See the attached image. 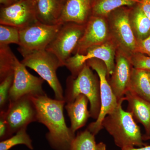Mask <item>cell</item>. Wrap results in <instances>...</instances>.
<instances>
[{
  "mask_svg": "<svg viewBox=\"0 0 150 150\" xmlns=\"http://www.w3.org/2000/svg\"><path fill=\"white\" fill-rule=\"evenodd\" d=\"M31 97L37 111L38 122L48 129L46 138L51 147L55 150H70L76 136L65 122L66 101L52 99L46 93Z\"/></svg>",
  "mask_w": 150,
  "mask_h": 150,
  "instance_id": "obj_1",
  "label": "cell"
},
{
  "mask_svg": "<svg viewBox=\"0 0 150 150\" xmlns=\"http://www.w3.org/2000/svg\"><path fill=\"white\" fill-rule=\"evenodd\" d=\"M124 100L118 101L115 110L105 116L102 122L103 128L112 136L115 144L121 149L146 146L139 127L133 115L128 110H123Z\"/></svg>",
  "mask_w": 150,
  "mask_h": 150,
  "instance_id": "obj_2",
  "label": "cell"
},
{
  "mask_svg": "<svg viewBox=\"0 0 150 150\" xmlns=\"http://www.w3.org/2000/svg\"><path fill=\"white\" fill-rule=\"evenodd\" d=\"M80 94L88 98L91 117L96 120L101 108L100 81L86 63L76 77L67 78L64 100L66 103L73 102Z\"/></svg>",
  "mask_w": 150,
  "mask_h": 150,
  "instance_id": "obj_3",
  "label": "cell"
},
{
  "mask_svg": "<svg viewBox=\"0 0 150 150\" xmlns=\"http://www.w3.org/2000/svg\"><path fill=\"white\" fill-rule=\"evenodd\" d=\"M23 57L21 63L48 83L54 91L56 99L64 100L63 88L56 75L58 68L64 66L59 59L46 50L33 51Z\"/></svg>",
  "mask_w": 150,
  "mask_h": 150,
  "instance_id": "obj_4",
  "label": "cell"
},
{
  "mask_svg": "<svg viewBox=\"0 0 150 150\" xmlns=\"http://www.w3.org/2000/svg\"><path fill=\"white\" fill-rule=\"evenodd\" d=\"M130 7L123 6L112 11L107 17L110 37L117 50L129 58L136 52L137 40L129 20Z\"/></svg>",
  "mask_w": 150,
  "mask_h": 150,
  "instance_id": "obj_5",
  "label": "cell"
},
{
  "mask_svg": "<svg viewBox=\"0 0 150 150\" xmlns=\"http://www.w3.org/2000/svg\"><path fill=\"white\" fill-rule=\"evenodd\" d=\"M86 63L96 71L100 81V112L97 119L91 123L87 129L96 136L103 129L102 123L104 118L115 110L118 102L108 82L107 67L104 62L100 59H93L87 61Z\"/></svg>",
  "mask_w": 150,
  "mask_h": 150,
  "instance_id": "obj_6",
  "label": "cell"
},
{
  "mask_svg": "<svg viewBox=\"0 0 150 150\" xmlns=\"http://www.w3.org/2000/svg\"><path fill=\"white\" fill-rule=\"evenodd\" d=\"M62 25H48L37 21L19 30V52L23 56L33 51L46 50Z\"/></svg>",
  "mask_w": 150,
  "mask_h": 150,
  "instance_id": "obj_7",
  "label": "cell"
},
{
  "mask_svg": "<svg viewBox=\"0 0 150 150\" xmlns=\"http://www.w3.org/2000/svg\"><path fill=\"white\" fill-rule=\"evenodd\" d=\"M86 25L71 22L63 23L46 50L54 54L65 66L83 35Z\"/></svg>",
  "mask_w": 150,
  "mask_h": 150,
  "instance_id": "obj_8",
  "label": "cell"
},
{
  "mask_svg": "<svg viewBox=\"0 0 150 150\" xmlns=\"http://www.w3.org/2000/svg\"><path fill=\"white\" fill-rule=\"evenodd\" d=\"M117 48L111 39L98 46L89 48L84 54H76L66 61L65 66L71 73V76L76 78L82 69L87 61L97 59L104 62L108 71V79L113 74L115 69V56Z\"/></svg>",
  "mask_w": 150,
  "mask_h": 150,
  "instance_id": "obj_9",
  "label": "cell"
},
{
  "mask_svg": "<svg viewBox=\"0 0 150 150\" xmlns=\"http://www.w3.org/2000/svg\"><path fill=\"white\" fill-rule=\"evenodd\" d=\"M5 119L9 137L34 121H37V111L30 96H25L9 103L6 110L1 111Z\"/></svg>",
  "mask_w": 150,
  "mask_h": 150,
  "instance_id": "obj_10",
  "label": "cell"
},
{
  "mask_svg": "<svg viewBox=\"0 0 150 150\" xmlns=\"http://www.w3.org/2000/svg\"><path fill=\"white\" fill-rule=\"evenodd\" d=\"M44 80L30 74L17 58L14 67V79L9 93V103L25 96H35L45 94Z\"/></svg>",
  "mask_w": 150,
  "mask_h": 150,
  "instance_id": "obj_11",
  "label": "cell"
},
{
  "mask_svg": "<svg viewBox=\"0 0 150 150\" xmlns=\"http://www.w3.org/2000/svg\"><path fill=\"white\" fill-rule=\"evenodd\" d=\"M37 21L34 0H21L9 6L1 7V24L20 30Z\"/></svg>",
  "mask_w": 150,
  "mask_h": 150,
  "instance_id": "obj_12",
  "label": "cell"
},
{
  "mask_svg": "<svg viewBox=\"0 0 150 150\" xmlns=\"http://www.w3.org/2000/svg\"><path fill=\"white\" fill-rule=\"evenodd\" d=\"M110 39L106 18L92 16L73 54H84L89 48L102 45Z\"/></svg>",
  "mask_w": 150,
  "mask_h": 150,
  "instance_id": "obj_13",
  "label": "cell"
},
{
  "mask_svg": "<svg viewBox=\"0 0 150 150\" xmlns=\"http://www.w3.org/2000/svg\"><path fill=\"white\" fill-rule=\"evenodd\" d=\"M133 68L129 56L116 50L115 69L108 81L118 102L121 100H125V95L129 91Z\"/></svg>",
  "mask_w": 150,
  "mask_h": 150,
  "instance_id": "obj_14",
  "label": "cell"
},
{
  "mask_svg": "<svg viewBox=\"0 0 150 150\" xmlns=\"http://www.w3.org/2000/svg\"><path fill=\"white\" fill-rule=\"evenodd\" d=\"M93 0H66L60 24L71 22L86 24L92 16Z\"/></svg>",
  "mask_w": 150,
  "mask_h": 150,
  "instance_id": "obj_15",
  "label": "cell"
},
{
  "mask_svg": "<svg viewBox=\"0 0 150 150\" xmlns=\"http://www.w3.org/2000/svg\"><path fill=\"white\" fill-rule=\"evenodd\" d=\"M66 1V0H34L38 21L48 25L60 24Z\"/></svg>",
  "mask_w": 150,
  "mask_h": 150,
  "instance_id": "obj_16",
  "label": "cell"
},
{
  "mask_svg": "<svg viewBox=\"0 0 150 150\" xmlns=\"http://www.w3.org/2000/svg\"><path fill=\"white\" fill-rule=\"evenodd\" d=\"M88 98L83 94L79 95L72 102L68 103L65 106L71 121V130L74 133L86 123L91 117L88 110Z\"/></svg>",
  "mask_w": 150,
  "mask_h": 150,
  "instance_id": "obj_17",
  "label": "cell"
},
{
  "mask_svg": "<svg viewBox=\"0 0 150 150\" xmlns=\"http://www.w3.org/2000/svg\"><path fill=\"white\" fill-rule=\"evenodd\" d=\"M125 100L128 102V111L144 127V135H148L150 131V102L129 91L125 95Z\"/></svg>",
  "mask_w": 150,
  "mask_h": 150,
  "instance_id": "obj_18",
  "label": "cell"
},
{
  "mask_svg": "<svg viewBox=\"0 0 150 150\" xmlns=\"http://www.w3.org/2000/svg\"><path fill=\"white\" fill-rule=\"evenodd\" d=\"M129 20L137 40H144L150 35V19L144 13L141 3L130 7Z\"/></svg>",
  "mask_w": 150,
  "mask_h": 150,
  "instance_id": "obj_19",
  "label": "cell"
},
{
  "mask_svg": "<svg viewBox=\"0 0 150 150\" xmlns=\"http://www.w3.org/2000/svg\"><path fill=\"white\" fill-rule=\"evenodd\" d=\"M129 91L150 102V81L146 70L133 68Z\"/></svg>",
  "mask_w": 150,
  "mask_h": 150,
  "instance_id": "obj_20",
  "label": "cell"
},
{
  "mask_svg": "<svg viewBox=\"0 0 150 150\" xmlns=\"http://www.w3.org/2000/svg\"><path fill=\"white\" fill-rule=\"evenodd\" d=\"M139 3H141V0H93L92 16L107 18L116 9L132 7Z\"/></svg>",
  "mask_w": 150,
  "mask_h": 150,
  "instance_id": "obj_21",
  "label": "cell"
},
{
  "mask_svg": "<svg viewBox=\"0 0 150 150\" xmlns=\"http://www.w3.org/2000/svg\"><path fill=\"white\" fill-rule=\"evenodd\" d=\"M95 135L86 129L77 134L73 140L70 150H106L103 142L96 143Z\"/></svg>",
  "mask_w": 150,
  "mask_h": 150,
  "instance_id": "obj_22",
  "label": "cell"
},
{
  "mask_svg": "<svg viewBox=\"0 0 150 150\" xmlns=\"http://www.w3.org/2000/svg\"><path fill=\"white\" fill-rule=\"evenodd\" d=\"M9 46H0V81L14 73L16 59Z\"/></svg>",
  "mask_w": 150,
  "mask_h": 150,
  "instance_id": "obj_23",
  "label": "cell"
},
{
  "mask_svg": "<svg viewBox=\"0 0 150 150\" xmlns=\"http://www.w3.org/2000/svg\"><path fill=\"white\" fill-rule=\"evenodd\" d=\"M24 128L17 132L14 136L0 142V150H9L18 145H24L30 150L33 149L32 141Z\"/></svg>",
  "mask_w": 150,
  "mask_h": 150,
  "instance_id": "obj_24",
  "label": "cell"
},
{
  "mask_svg": "<svg viewBox=\"0 0 150 150\" xmlns=\"http://www.w3.org/2000/svg\"><path fill=\"white\" fill-rule=\"evenodd\" d=\"M19 29L17 28L1 24L0 46H9L12 43H19Z\"/></svg>",
  "mask_w": 150,
  "mask_h": 150,
  "instance_id": "obj_25",
  "label": "cell"
},
{
  "mask_svg": "<svg viewBox=\"0 0 150 150\" xmlns=\"http://www.w3.org/2000/svg\"><path fill=\"white\" fill-rule=\"evenodd\" d=\"M14 79V73L8 75L0 84L1 111L6 110L9 104V93Z\"/></svg>",
  "mask_w": 150,
  "mask_h": 150,
  "instance_id": "obj_26",
  "label": "cell"
},
{
  "mask_svg": "<svg viewBox=\"0 0 150 150\" xmlns=\"http://www.w3.org/2000/svg\"><path fill=\"white\" fill-rule=\"evenodd\" d=\"M134 68L144 70H150V56L139 53H135L130 58Z\"/></svg>",
  "mask_w": 150,
  "mask_h": 150,
  "instance_id": "obj_27",
  "label": "cell"
},
{
  "mask_svg": "<svg viewBox=\"0 0 150 150\" xmlns=\"http://www.w3.org/2000/svg\"><path fill=\"white\" fill-rule=\"evenodd\" d=\"M136 53L150 56V35L144 40H137Z\"/></svg>",
  "mask_w": 150,
  "mask_h": 150,
  "instance_id": "obj_28",
  "label": "cell"
},
{
  "mask_svg": "<svg viewBox=\"0 0 150 150\" xmlns=\"http://www.w3.org/2000/svg\"><path fill=\"white\" fill-rule=\"evenodd\" d=\"M10 138L7 124L2 114H0V139L1 141Z\"/></svg>",
  "mask_w": 150,
  "mask_h": 150,
  "instance_id": "obj_29",
  "label": "cell"
},
{
  "mask_svg": "<svg viewBox=\"0 0 150 150\" xmlns=\"http://www.w3.org/2000/svg\"><path fill=\"white\" fill-rule=\"evenodd\" d=\"M142 9L150 19V0H141Z\"/></svg>",
  "mask_w": 150,
  "mask_h": 150,
  "instance_id": "obj_30",
  "label": "cell"
},
{
  "mask_svg": "<svg viewBox=\"0 0 150 150\" xmlns=\"http://www.w3.org/2000/svg\"><path fill=\"white\" fill-rule=\"evenodd\" d=\"M15 3L14 0H0L1 7L9 6Z\"/></svg>",
  "mask_w": 150,
  "mask_h": 150,
  "instance_id": "obj_31",
  "label": "cell"
},
{
  "mask_svg": "<svg viewBox=\"0 0 150 150\" xmlns=\"http://www.w3.org/2000/svg\"><path fill=\"white\" fill-rule=\"evenodd\" d=\"M121 150H150V146L146 145L139 148L130 147L123 149Z\"/></svg>",
  "mask_w": 150,
  "mask_h": 150,
  "instance_id": "obj_32",
  "label": "cell"
},
{
  "mask_svg": "<svg viewBox=\"0 0 150 150\" xmlns=\"http://www.w3.org/2000/svg\"><path fill=\"white\" fill-rule=\"evenodd\" d=\"M143 139L144 140H150V131L149 134L147 135H144L143 136Z\"/></svg>",
  "mask_w": 150,
  "mask_h": 150,
  "instance_id": "obj_33",
  "label": "cell"
},
{
  "mask_svg": "<svg viewBox=\"0 0 150 150\" xmlns=\"http://www.w3.org/2000/svg\"><path fill=\"white\" fill-rule=\"evenodd\" d=\"M146 71L147 73L148 76H149L150 81V70H146Z\"/></svg>",
  "mask_w": 150,
  "mask_h": 150,
  "instance_id": "obj_34",
  "label": "cell"
},
{
  "mask_svg": "<svg viewBox=\"0 0 150 150\" xmlns=\"http://www.w3.org/2000/svg\"><path fill=\"white\" fill-rule=\"evenodd\" d=\"M21 1V0H14V1L16 3L17 2H18L19 1Z\"/></svg>",
  "mask_w": 150,
  "mask_h": 150,
  "instance_id": "obj_35",
  "label": "cell"
}]
</instances>
